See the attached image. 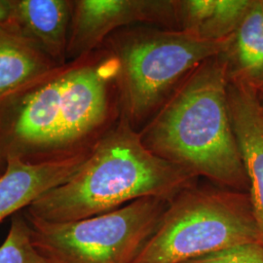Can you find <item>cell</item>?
Segmentation results:
<instances>
[{
	"instance_id": "1",
	"label": "cell",
	"mask_w": 263,
	"mask_h": 263,
	"mask_svg": "<svg viewBox=\"0 0 263 263\" xmlns=\"http://www.w3.org/2000/svg\"><path fill=\"white\" fill-rule=\"evenodd\" d=\"M223 57L200 64L140 131L144 146L162 159L226 187L249 186L227 100Z\"/></svg>"
},
{
	"instance_id": "2",
	"label": "cell",
	"mask_w": 263,
	"mask_h": 263,
	"mask_svg": "<svg viewBox=\"0 0 263 263\" xmlns=\"http://www.w3.org/2000/svg\"><path fill=\"white\" fill-rule=\"evenodd\" d=\"M196 176L162 159L142 143L140 131L120 114L88 159L65 183L24 210L50 222L103 215L142 198L172 201Z\"/></svg>"
},
{
	"instance_id": "3",
	"label": "cell",
	"mask_w": 263,
	"mask_h": 263,
	"mask_svg": "<svg viewBox=\"0 0 263 263\" xmlns=\"http://www.w3.org/2000/svg\"><path fill=\"white\" fill-rule=\"evenodd\" d=\"M233 35L208 40L179 28L145 26L114 32L103 46L118 63L121 115L138 130L195 67L208 59L224 54Z\"/></svg>"
},
{
	"instance_id": "4",
	"label": "cell",
	"mask_w": 263,
	"mask_h": 263,
	"mask_svg": "<svg viewBox=\"0 0 263 263\" xmlns=\"http://www.w3.org/2000/svg\"><path fill=\"white\" fill-rule=\"evenodd\" d=\"M171 202L133 263H186L239 245L263 243L247 193L188 187Z\"/></svg>"
},
{
	"instance_id": "5",
	"label": "cell",
	"mask_w": 263,
	"mask_h": 263,
	"mask_svg": "<svg viewBox=\"0 0 263 263\" xmlns=\"http://www.w3.org/2000/svg\"><path fill=\"white\" fill-rule=\"evenodd\" d=\"M168 203L161 198H142L69 222H50L22 212L33 244L52 263H133Z\"/></svg>"
},
{
	"instance_id": "6",
	"label": "cell",
	"mask_w": 263,
	"mask_h": 263,
	"mask_svg": "<svg viewBox=\"0 0 263 263\" xmlns=\"http://www.w3.org/2000/svg\"><path fill=\"white\" fill-rule=\"evenodd\" d=\"M73 63L56 66L0 98V154L28 163L57 159L63 96Z\"/></svg>"
},
{
	"instance_id": "7",
	"label": "cell",
	"mask_w": 263,
	"mask_h": 263,
	"mask_svg": "<svg viewBox=\"0 0 263 263\" xmlns=\"http://www.w3.org/2000/svg\"><path fill=\"white\" fill-rule=\"evenodd\" d=\"M177 25L174 0L72 1L66 60L87 56L119 29L138 25Z\"/></svg>"
},
{
	"instance_id": "8",
	"label": "cell",
	"mask_w": 263,
	"mask_h": 263,
	"mask_svg": "<svg viewBox=\"0 0 263 263\" xmlns=\"http://www.w3.org/2000/svg\"><path fill=\"white\" fill-rule=\"evenodd\" d=\"M227 100L236 140L249 180L254 217L263 237V108L256 91L228 80Z\"/></svg>"
},
{
	"instance_id": "9",
	"label": "cell",
	"mask_w": 263,
	"mask_h": 263,
	"mask_svg": "<svg viewBox=\"0 0 263 263\" xmlns=\"http://www.w3.org/2000/svg\"><path fill=\"white\" fill-rule=\"evenodd\" d=\"M93 148L43 163L7 159L6 170L0 177V223L27 209L49 190L65 183L81 168Z\"/></svg>"
},
{
	"instance_id": "10",
	"label": "cell",
	"mask_w": 263,
	"mask_h": 263,
	"mask_svg": "<svg viewBox=\"0 0 263 263\" xmlns=\"http://www.w3.org/2000/svg\"><path fill=\"white\" fill-rule=\"evenodd\" d=\"M9 23L31 39L58 66L67 63L70 0H11Z\"/></svg>"
},
{
	"instance_id": "11",
	"label": "cell",
	"mask_w": 263,
	"mask_h": 263,
	"mask_svg": "<svg viewBox=\"0 0 263 263\" xmlns=\"http://www.w3.org/2000/svg\"><path fill=\"white\" fill-rule=\"evenodd\" d=\"M56 66L11 23L0 24V98Z\"/></svg>"
},
{
	"instance_id": "12",
	"label": "cell",
	"mask_w": 263,
	"mask_h": 263,
	"mask_svg": "<svg viewBox=\"0 0 263 263\" xmlns=\"http://www.w3.org/2000/svg\"><path fill=\"white\" fill-rule=\"evenodd\" d=\"M221 56L226 60L229 81L247 85L255 91L263 84V17L261 0L254 6L237 29Z\"/></svg>"
},
{
	"instance_id": "13",
	"label": "cell",
	"mask_w": 263,
	"mask_h": 263,
	"mask_svg": "<svg viewBox=\"0 0 263 263\" xmlns=\"http://www.w3.org/2000/svg\"><path fill=\"white\" fill-rule=\"evenodd\" d=\"M255 0H216L209 19L198 36L208 40L231 37L240 28Z\"/></svg>"
},
{
	"instance_id": "14",
	"label": "cell",
	"mask_w": 263,
	"mask_h": 263,
	"mask_svg": "<svg viewBox=\"0 0 263 263\" xmlns=\"http://www.w3.org/2000/svg\"><path fill=\"white\" fill-rule=\"evenodd\" d=\"M0 263H52L33 244L23 212L11 217L8 234L0 245Z\"/></svg>"
},
{
	"instance_id": "15",
	"label": "cell",
	"mask_w": 263,
	"mask_h": 263,
	"mask_svg": "<svg viewBox=\"0 0 263 263\" xmlns=\"http://www.w3.org/2000/svg\"><path fill=\"white\" fill-rule=\"evenodd\" d=\"M186 263H263V243L239 245Z\"/></svg>"
},
{
	"instance_id": "16",
	"label": "cell",
	"mask_w": 263,
	"mask_h": 263,
	"mask_svg": "<svg viewBox=\"0 0 263 263\" xmlns=\"http://www.w3.org/2000/svg\"><path fill=\"white\" fill-rule=\"evenodd\" d=\"M11 0H0V24L7 23L11 14Z\"/></svg>"
},
{
	"instance_id": "17",
	"label": "cell",
	"mask_w": 263,
	"mask_h": 263,
	"mask_svg": "<svg viewBox=\"0 0 263 263\" xmlns=\"http://www.w3.org/2000/svg\"><path fill=\"white\" fill-rule=\"evenodd\" d=\"M6 167H7V161L4 159V157L0 154V177L4 174Z\"/></svg>"
},
{
	"instance_id": "18",
	"label": "cell",
	"mask_w": 263,
	"mask_h": 263,
	"mask_svg": "<svg viewBox=\"0 0 263 263\" xmlns=\"http://www.w3.org/2000/svg\"><path fill=\"white\" fill-rule=\"evenodd\" d=\"M256 94H257V98H258V101L261 104L263 108V84L256 90Z\"/></svg>"
},
{
	"instance_id": "19",
	"label": "cell",
	"mask_w": 263,
	"mask_h": 263,
	"mask_svg": "<svg viewBox=\"0 0 263 263\" xmlns=\"http://www.w3.org/2000/svg\"><path fill=\"white\" fill-rule=\"evenodd\" d=\"M261 4H262V17H263V0H261Z\"/></svg>"
}]
</instances>
